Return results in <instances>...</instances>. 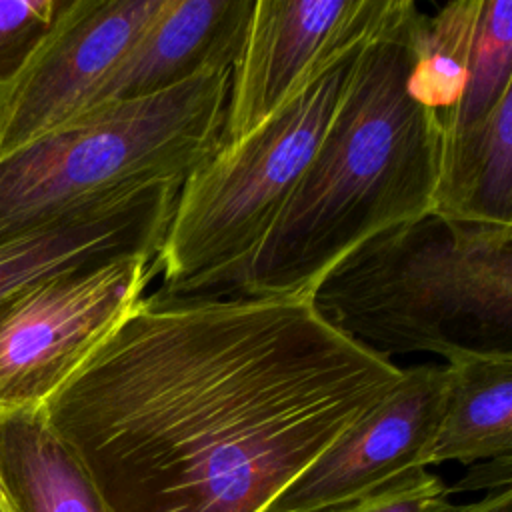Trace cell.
<instances>
[{"instance_id": "20", "label": "cell", "mask_w": 512, "mask_h": 512, "mask_svg": "<svg viewBox=\"0 0 512 512\" xmlns=\"http://www.w3.org/2000/svg\"><path fill=\"white\" fill-rule=\"evenodd\" d=\"M0 512H6V506H4V502H2V498H0Z\"/></svg>"}, {"instance_id": "10", "label": "cell", "mask_w": 512, "mask_h": 512, "mask_svg": "<svg viewBox=\"0 0 512 512\" xmlns=\"http://www.w3.org/2000/svg\"><path fill=\"white\" fill-rule=\"evenodd\" d=\"M182 182H146L76 206L0 242V304L60 274L156 258Z\"/></svg>"}, {"instance_id": "18", "label": "cell", "mask_w": 512, "mask_h": 512, "mask_svg": "<svg viewBox=\"0 0 512 512\" xmlns=\"http://www.w3.org/2000/svg\"><path fill=\"white\" fill-rule=\"evenodd\" d=\"M440 476L418 468L366 494L316 512H456Z\"/></svg>"}, {"instance_id": "9", "label": "cell", "mask_w": 512, "mask_h": 512, "mask_svg": "<svg viewBox=\"0 0 512 512\" xmlns=\"http://www.w3.org/2000/svg\"><path fill=\"white\" fill-rule=\"evenodd\" d=\"M446 402L444 364L402 370L388 396L348 428L264 512H316L428 468Z\"/></svg>"}, {"instance_id": "3", "label": "cell", "mask_w": 512, "mask_h": 512, "mask_svg": "<svg viewBox=\"0 0 512 512\" xmlns=\"http://www.w3.org/2000/svg\"><path fill=\"white\" fill-rule=\"evenodd\" d=\"M316 308L382 358L512 354V226L426 214L346 254L312 290Z\"/></svg>"}, {"instance_id": "2", "label": "cell", "mask_w": 512, "mask_h": 512, "mask_svg": "<svg viewBox=\"0 0 512 512\" xmlns=\"http://www.w3.org/2000/svg\"><path fill=\"white\" fill-rule=\"evenodd\" d=\"M420 14L358 50L312 162L232 294L312 292L362 242L432 212L438 118L406 90Z\"/></svg>"}, {"instance_id": "12", "label": "cell", "mask_w": 512, "mask_h": 512, "mask_svg": "<svg viewBox=\"0 0 512 512\" xmlns=\"http://www.w3.org/2000/svg\"><path fill=\"white\" fill-rule=\"evenodd\" d=\"M438 132L430 214L462 224L512 226V88L478 122Z\"/></svg>"}, {"instance_id": "13", "label": "cell", "mask_w": 512, "mask_h": 512, "mask_svg": "<svg viewBox=\"0 0 512 512\" xmlns=\"http://www.w3.org/2000/svg\"><path fill=\"white\" fill-rule=\"evenodd\" d=\"M0 498L6 512H108L42 406L0 412Z\"/></svg>"}, {"instance_id": "1", "label": "cell", "mask_w": 512, "mask_h": 512, "mask_svg": "<svg viewBox=\"0 0 512 512\" xmlns=\"http://www.w3.org/2000/svg\"><path fill=\"white\" fill-rule=\"evenodd\" d=\"M402 370L312 292H152L42 412L108 512H264Z\"/></svg>"}, {"instance_id": "6", "label": "cell", "mask_w": 512, "mask_h": 512, "mask_svg": "<svg viewBox=\"0 0 512 512\" xmlns=\"http://www.w3.org/2000/svg\"><path fill=\"white\" fill-rule=\"evenodd\" d=\"M154 274L152 258H120L2 302L0 412L40 408L144 296Z\"/></svg>"}, {"instance_id": "4", "label": "cell", "mask_w": 512, "mask_h": 512, "mask_svg": "<svg viewBox=\"0 0 512 512\" xmlns=\"http://www.w3.org/2000/svg\"><path fill=\"white\" fill-rule=\"evenodd\" d=\"M232 66L118 100L0 160V242L76 206L156 180H178L222 144Z\"/></svg>"}, {"instance_id": "7", "label": "cell", "mask_w": 512, "mask_h": 512, "mask_svg": "<svg viewBox=\"0 0 512 512\" xmlns=\"http://www.w3.org/2000/svg\"><path fill=\"white\" fill-rule=\"evenodd\" d=\"M410 0H254L232 62L222 144H232L292 100L344 54L402 22Z\"/></svg>"}, {"instance_id": "17", "label": "cell", "mask_w": 512, "mask_h": 512, "mask_svg": "<svg viewBox=\"0 0 512 512\" xmlns=\"http://www.w3.org/2000/svg\"><path fill=\"white\" fill-rule=\"evenodd\" d=\"M62 6L64 0H0V90L22 74Z\"/></svg>"}, {"instance_id": "8", "label": "cell", "mask_w": 512, "mask_h": 512, "mask_svg": "<svg viewBox=\"0 0 512 512\" xmlns=\"http://www.w3.org/2000/svg\"><path fill=\"white\" fill-rule=\"evenodd\" d=\"M162 4L164 0H64L22 74L0 90V160L88 112Z\"/></svg>"}, {"instance_id": "15", "label": "cell", "mask_w": 512, "mask_h": 512, "mask_svg": "<svg viewBox=\"0 0 512 512\" xmlns=\"http://www.w3.org/2000/svg\"><path fill=\"white\" fill-rule=\"evenodd\" d=\"M482 2H450L434 16L422 12L416 22L406 90L438 120L452 114L464 96Z\"/></svg>"}, {"instance_id": "19", "label": "cell", "mask_w": 512, "mask_h": 512, "mask_svg": "<svg viewBox=\"0 0 512 512\" xmlns=\"http://www.w3.org/2000/svg\"><path fill=\"white\" fill-rule=\"evenodd\" d=\"M456 512H512V490L500 488L478 502L458 506Z\"/></svg>"}, {"instance_id": "11", "label": "cell", "mask_w": 512, "mask_h": 512, "mask_svg": "<svg viewBox=\"0 0 512 512\" xmlns=\"http://www.w3.org/2000/svg\"><path fill=\"white\" fill-rule=\"evenodd\" d=\"M254 0H164L98 90L92 108L144 98L232 66Z\"/></svg>"}, {"instance_id": "16", "label": "cell", "mask_w": 512, "mask_h": 512, "mask_svg": "<svg viewBox=\"0 0 512 512\" xmlns=\"http://www.w3.org/2000/svg\"><path fill=\"white\" fill-rule=\"evenodd\" d=\"M512 88V0H484L470 58V74L456 110L438 130H462L484 118Z\"/></svg>"}, {"instance_id": "14", "label": "cell", "mask_w": 512, "mask_h": 512, "mask_svg": "<svg viewBox=\"0 0 512 512\" xmlns=\"http://www.w3.org/2000/svg\"><path fill=\"white\" fill-rule=\"evenodd\" d=\"M444 368L446 402L428 466L512 456V354H460Z\"/></svg>"}, {"instance_id": "5", "label": "cell", "mask_w": 512, "mask_h": 512, "mask_svg": "<svg viewBox=\"0 0 512 512\" xmlns=\"http://www.w3.org/2000/svg\"><path fill=\"white\" fill-rule=\"evenodd\" d=\"M360 48L338 58L256 130L220 146L184 178L154 258L162 276L158 294L234 292L312 162Z\"/></svg>"}]
</instances>
